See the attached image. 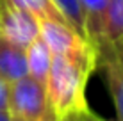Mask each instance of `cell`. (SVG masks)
Returning a JSON list of instances; mask_svg holds the SVG:
<instances>
[{
  "instance_id": "obj_1",
  "label": "cell",
  "mask_w": 123,
  "mask_h": 121,
  "mask_svg": "<svg viewBox=\"0 0 123 121\" xmlns=\"http://www.w3.org/2000/svg\"><path fill=\"white\" fill-rule=\"evenodd\" d=\"M95 69L96 55L68 57L52 53L46 78V96L50 109L59 119L89 109L86 100V87Z\"/></svg>"
},
{
  "instance_id": "obj_2",
  "label": "cell",
  "mask_w": 123,
  "mask_h": 121,
  "mask_svg": "<svg viewBox=\"0 0 123 121\" xmlns=\"http://www.w3.org/2000/svg\"><path fill=\"white\" fill-rule=\"evenodd\" d=\"M48 109L50 105L46 96V86L37 82L31 75H25L9 84L7 110L12 118L36 119L41 118Z\"/></svg>"
},
{
  "instance_id": "obj_3",
  "label": "cell",
  "mask_w": 123,
  "mask_h": 121,
  "mask_svg": "<svg viewBox=\"0 0 123 121\" xmlns=\"http://www.w3.org/2000/svg\"><path fill=\"white\" fill-rule=\"evenodd\" d=\"M39 36L52 53L68 57L96 55L95 46L62 20H39Z\"/></svg>"
},
{
  "instance_id": "obj_4",
  "label": "cell",
  "mask_w": 123,
  "mask_h": 121,
  "mask_svg": "<svg viewBox=\"0 0 123 121\" xmlns=\"http://www.w3.org/2000/svg\"><path fill=\"white\" fill-rule=\"evenodd\" d=\"M96 68H102L111 94L116 121H123V43H102L96 46Z\"/></svg>"
},
{
  "instance_id": "obj_5",
  "label": "cell",
  "mask_w": 123,
  "mask_h": 121,
  "mask_svg": "<svg viewBox=\"0 0 123 121\" xmlns=\"http://www.w3.org/2000/svg\"><path fill=\"white\" fill-rule=\"evenodd\" d=\"M39 36V20L29 11L4 4L0 7V37L27 48Z\"/></svg>"
},
{
  "instance_id": "obj_6",
  "label": "cell",
  "mask_w": 123,
  "mask_h": 121,
  "mask_svg": "<svg viewBox=\"0 0 123 121\" xmlns=\"http://www.w3.org/2000/svg\"><path fill=\"white\" fill-rule=\"evenodd\" d=\"M0 75L9 84L29 75L25 48L16 46L4 37H0Z\"/></svg>"
},
{
  "instance_id": "obj_7",
  "label": "cell",
  "mask_w": 123,
  "mask_h": 121,
  "mask_svg": "<svg viewBox=\"0 0 123 121\" xmlns=\"http://www.w3.org/2000/svg\"><path fill=\"white\" fill-rule=\"evenodd\" d=\"M107 4L109 0H79V6L82 9V16H84V27H86L87 41L95 48L102 43L104 16H105Z\"/></svg>"
},
{
  "instance_id": "obj_8",
  "label": "cell",
  "mask_w": 123,
  "mask_h": 121,
  "mask_svg": "<svg viewBox=\"0 0 123 121\" xmlns=\"http://www.w3.org/2000/svg\"><path fill=\"white\" fill-rule=\"evenodd\" d=\"M25 57H27V71L32 78L46 86V78L50 71V62H52V52L46 46V43L37 36L36 39L25 48Z\"/></svg>"
},
{
  "instance_id": "obj_9",
  "label": "cell",
  "mask_w": 123,
  "mask_h": 121,
  "mask_svg": "<svg viewBox=\"0 0 123 121\" xmlns=\"http://www.w3.org/2000/svg\"><path fill=\"white\" fill-rule=\"evenodd\" d=\"M102 43H123V0H109L104 16Z\"/></svg>"
},
{
  "instance_id": "obj_10",
  "label": "cell",
  "mask_w": 123,
  "mask_h": 121,
  "mask_svg": "<svg viewBox=\"0 0 123 121\" xmlns=\"http://www.w3.org/2000/svg\"><path fill=\"white\" fill-rule=\"evenodd\" d=\"M6 4L29 11L37 20H62V22H66L52 0H6Z\"/></svg>"
},
{
  "instance_id": "obj_11",
  "label": "cell",
  "mask_w": 123,
  "mask_h": 121,
  "mask_svg": "<svg viewBox=\"0 0 123 121\" xmlns=\"http://www.w3.org/2000/svg\"><path fill=\"white\" fill-rule=\"evenodd\" d=\"M55 4L59 12L62 14V18L66 20V23L77 32L79 36H82L84 39H87L86 36V27H84V16L82 9L79 6V0H52Z\"/></svg>"
},
{
  "instance_id": "obj_12",
  "label": "cell",
  "mask_w": 123,
  "mask_h": 121,
  "mask_svg": "<svg viewBox=\"0 0 123 121\" xmlns=\"http://www.w3.org/2000/svg\"><path fill=\"white\" fill-rule=\"evenodd\" d=\"M7 100H9V82L0 75V110H7Z\"/></svg>"
},
{
  "instance_id": "obj_13",
  "label": "cell",
  "mask_w": 123,
  "mask_h": 121,
  "mask_svg": "<svg viewBox=\"0 0 123 121\" xmlns=\"http://www.w3.org/2000/svg\"><path fill=\"white\" fill-rule=\"evenodd\" d=\"M79 121H111V119H105V118H102V116L95 114L91 109H86L84 112L79 114Z\"/></svg>"
},
{
  "instance_id": "obj_14",
  "label": "cell",
  "mask_w": 123,
  "mask_h": 121,
  "mask_svg": "<svg viewBox=\"0 0 123 121\" xmlns=\"http://www.w3.org/2000/svg\"><path fill=\"white\" fill-rule=\"evenodd\" d=\"M12 121H59V118L54 114L52 109H48L41 118H36V119H18V118H12Z\"/></svg>"
},
{
  "instance_id": "obj_15",
  "label": "cell",
  "mask_w": 123,
  "mask_h": 121,
  "mask_svg": "<svg viewBox=\"0 0 123 121\" xmlns=\"http://www.w3.org/2000/svg\"><path fill=\"white\" fill-rule=\"evenodd\" d=\"M0 121H12V116L9 110H0Z\"/></svg>"
},
{
  "instance_id": "obj_16",
  "label": "cell",
  "mask_w": 123,
  "mask_h": 121,
  "mask_svg": "<svg viewBox=\"0 0 123 121\" xmlns=\"http://www.w3.org/2000/svg\"><path fill=\"white\" fill-rule=\"evenodd\" d=\"M59 121H79V114H70V116H64Z\"/></svg>"
},
{
  "instance_id": "obj_17",
  "label": "cell",
  "mask_w": 123,
  "mask_h": 121,
  "mask_svg": "<svg viewBox=\"0 0 123 121\" xmlns=\"http://www.w3.org/2000/svg\"><path fill=\"white\" fill-rule=\"evenodd\" d=\"M4 4H6V0H0V7H2V6H4Z\"/></svg>"
}]
</instances>
